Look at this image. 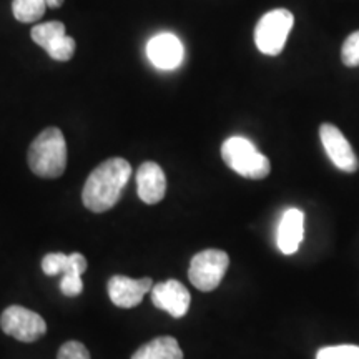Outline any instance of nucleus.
Segmentation results:
<instances>
[{"mask_svg":"<svg viewBox=\"0 0 359 359\" xmlns=\"http://www.w3.org/2000/svg\"><path fill=\"white\" fill-rule=\"evenodd\" d=\"M132 177V167L123 158H109L90 173L83 185L82 201L93 213H105L114 208Z\"/></svg>","mask_w":359,"mask_h":359,"instance_id":"nucleus-1","label":"nucleus"},{"mask_svg":"<svg viewBox=\"0 0 359 359\" xmlns=\"http://www.w3.org/2000/svg\"><path fill=\"white\" fill-rule=\"evenodd\" d=\"M132 359H183V351L173 336H160L138 348Z\"/></svg>","mask_w":359,"mask_h":359,"instance_id":"nucleus-13","label":"nucleus"},{"mask_svg":"<svg viewBox=\"0 0 359 359\" xmlns=\"http://www.w3.org/2000/svg\"><path fill=\"white\" fill-rule=\"evenodd\" d=\"M341 60L346 67H358L359 65V30L353 32L344 40L341 47Z\"/></svg>","mask_w":359,"mask_h":359,"instance_id":"nucleus-18","label":"nucleus"},{"mask_svg":"<svg viewBox=\"0 0 359 359\" xmlns=\"http://www.w3.org/2000/svg\"><path fill=\"white\" fill-rule=\"evenodd\" d=\"M45 2H47L48 8H58L64 6V0H45Z\"/></svg>","mask_w":359,"mask_h":359,"instance_id":"nucleus-22","label":"nucleus"},{"mask_svg":"<svg viewBox=\"0 0 359 359\" xmlns=\"http://www.w3.org/2000/svg\"><path fill=\"white\" fill-rule=\"evenodd\" d=\"M138 196L143 203L156 205L165 198L167 193V178L163 170L155 161H145L137 172Z\"/></svg>","mask_w":359,"mask_h":359,"instance_id":"nucleus-11","label":"nucleus"},{"mask_svg":"<svg viewBox=\"0 0 359 359\" xmlns=\"http://www.w3.org/2000/svg\"><path fill=\"white\" fill-rule=\"evenodd\" d=\"M320 138L325 147L326 155L333 161L334 167L346 173H354L359 168V160L349 145L348 138L341 133L338 127L333 123H323L320 127Z\"/></svg>","mask_w":359,"mask_h":359,"instance_id":"nucleus-7","label":"nucleus"},{"mask_svg":"<svg viewBox=\"0 0 359 359\" xmlns=\"http://www.w3.org/2000/svg\"><path fill=\"white\" fill-rule=\"evenodd\" d=\"M222 158L233 172L250 180H263L271 172L268 156L259 154L257 147L245 137L228 138L222 145Z\"/></svg>","mask_w":359,"mask_h":359,"instance_id":"nucleus-3","label":"nucleus"},{"mask_svg":"<svg viewBox=\"0 0 359 359\" xmlns=\"http://www.w3.org/2000/svg\"><path fill=\"white\" fill-rule=\"evenodd\" d=\"M29 167L40 178L62 177L67 167V143L57 127L45 128L29 148Z\"/></svg>","mask_w":359,"mask_h":359,"instance_id":"nucleus-2","label":"nucleus"},{"mask_svg":"<svg viewBox=\"0 0 359 359\" xmlns=\"http://www.w3.org/2000/svg\"><path fill=\"white\" fill-rule=\"evenodd\" d=\"M183 43L177 35L163 32L155 35L147 45V55L156 69L173 70L183 62Z\"/></svg>","mask_w":359,"mask_h":359,"instance_id":"nucleus-10","label":"nucleus"},{"mask_svg":"<svg viewBox=\"0 0 359 359\" xmlns=\"http://www.w3.org/2000/svg\"><path fill=\"white\" fill-rule=\"evenodd\" d=\"M316 359H359V346L339 344V346L321 348L316 353Z\"/></svg>","mask_w":359,"mask_h":359,"instance_id":"nucleus-17","label":"nucleus"},{"mask_svg":"<svg viewBox=\"0 0 359 359\" xmlns=\"http://www.w3.org/2000/svg\"><path fill=\"white\" fill-rule=\"evenodd\" d=\"M154 288L151 278H142V280H133V278L116 275L111 276L107 285L109 296L115 306L130 309L138 306L145 298L148 291Z\"/></svg>","mask_w":359,"mask_h":359,"instance_id":"nucleus-8","label":"nucleus"},{"mask_svg":"<svg viewBox=\"0 0 359 359\" xmlns=\"http://www.w3.org/2000/svg\"><path fill=\"white\" fill-rule=\"evenodd\" d=\"M32 40L39 47H42L45 52L50 50L58 40L64 37L65 34V25L62 22H47V24L35 25L32 29Z\"/></svg>","mask_w":359,"mask_h":359,"instance_id":"nucleus-14","label":"nucleus"},{"mask_svg":"<svg viewBox=\"0 0 359 359\" xmlns=\"http://www.w3.org/2000/svg\"><path fill=\"white\" fill-rule=\"evenodd\" d=\"M230 258L222 250H205L191 258L188 278L200 291H213L222 283Z\"/></svg>","mask_w":359,"mask_h":359,"instance_id":"nucleus-5","label":"nucleus"},{"mask_svg":"<svg viewBox=\"0 0 359 359\" xmlns=\"http://www.w3.org/2000/svg\"><path fill=\"white\" fill-rule=\"evenodd\" d=\"M190 302L191 298L188 290L177 280L158 283L151 288V303L173 318L185 316L190 308Z\"/></svg>","mask_w":359,"mask_h":359,"instance_id":"nucleus-9","label":"nucleus"},{"mask_svg":"<svg viewBox=\"0 0 359 359\" xmlns=\"http://www.w3.org/2000/svg\"><path fill=\"white\" fill-rule=\"evenodd\" d=\"M70 263V257L64 253H48L45 255L42 259V269L45 275L48 276H57V275H64L69 268Z\"/></svg>","mask_w":359,"mask_h":359,"instance_id":"nucleus-16","label":"nucleus"},{"mask_svg":"<svg viewBox=\"0 0 359 359\" xmlns=\"http://www.w3.org/2000/svg\"><path fill=\"white\" fill-rule=\"evenodd\" d=\"M60 290H62V293H64L65 296H69V298L79 296L83 291L82 275H77V273H67V275H62Z\"/></svg>","mask_w":359,"mask_h":359,"instance_id":"nucleus-20","label":"nucleus"},{"mask_svg":"<svg viewBox=\"0 0 359 359\" xmlns=\"http://www.w3.org/2000/svg\"><path fill=\"white\" fill-rule=\"evenodd\" d=\"M57 359H90V353L79 341H69L58 349Z\"/></svg>","mask_w":359,"mask_h":359,"instance_id":"nucleus-21","label":"nucleus"},{"mask_svg":"<svg viewBox=\"0 0 359 359\" xmlns=\"http://www.w3.org/2000/svg\"><path fill=\"white\" fill-rule=\"evenodd\" d=\"M75 47H77V45H75V40L69 37V35H64V37L53 45L50 50H47V53L48 57L57 62H69L70 58L74 57Z\"/></svg>","mask_w":359,"mask_h":359,"instance_id":"nucleus-19","label":"nucleus"},{"mask_svg":"<svg viewBox=\"0 0 359 359\" xmlns=\"http://www.w3.org/2000/svg\"><path fill=\"white\" fill-rule=\"evenodd\" d=\"M293 25V13L286 8H275V11L264 13L255 29V43H257L258 50L269 57L280 55Z\"/></svg>","mask_w":359,"mask_h":359,"instance_id":"nucleus-4","label":"nucleus"},{"mask_svg":"<svg viewBox=\"0 0 359 359\" xmlns=\"http://www.w3.org/2000/svg\"><path fill=\"white\" fill-rule=\"evenodd\" d=\"M0 327L12 338L22 343H34L47 333V323L39 313L24 306H8L0 316Z\"/></svg>","mask_w":359,"mask_h":359,"instance_id":"nucleus-6","label":"nucleus"},{"mask_svg":"<svg viewBox=\"0 0 359 359\" xmlns=\"http://www.w3.org/2000/svg\"><path fill=\"white\" fill-rule=\"evenodd\" d=\"M304 236V213L298 208H290L283 213L278 224L276 245L283 255L298 251Z\"/></svg>","mask_w":359,"mask_h":359,"instance_id":"nucleus-12","label":"nucleus"},{"mask_svg":"<svg viewBox=\"0 0 359 359\" xmlns=\"http://www.w3.org/2000/svg\"><path fill=\"white\" fill-rule=\"evenodd\" d=\"M47 2L45 0H13V17L22 24H34L43 17Z\"/></svg>","mask_w":359,"mask_h":359,"instance_id":"nucleus-15","label":"nucleus"}]
</instances>
